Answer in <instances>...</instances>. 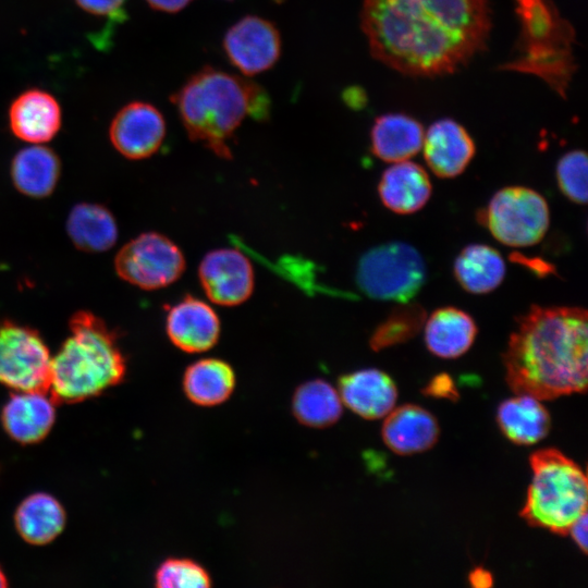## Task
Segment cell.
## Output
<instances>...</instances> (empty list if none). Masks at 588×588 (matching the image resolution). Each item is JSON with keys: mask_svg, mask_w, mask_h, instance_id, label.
Returning a JSON list of instances; mask_svg holds the SVG:
<instances>
[{"mask_svg": "<svg viewBox=\"0 0 588 588\" xmlns=\"http://www.w3.org/2000/svg\"><path fill=\"white\" fill-rule=\"evenodd\" d=\"M360 21L372 57L415 76L457 70L490 29L488 0H364Z\"/></svg>", "mask_w": 588, "mask_h": 588, "instance_id": "cell-1", "label": "cell"}, {"mask_svg": "<svg viewBox=\"0 0 588 588\" xmlns=\"http://www.w3.org/2000/svg\"><path fill=\"white\" fill-rule=\"evenodd\" d=\"M515 394L538 400L587 389V311L569 306H531L516 320L502 355Z\"/></svg>", "mask_w": 588, "mask_h": 588, "instance_id": "cell-2", "label": "cell"}, {"mask_svg": "<svg viewBox=\"0 0 588 588\" xmlns=\"http://www.w3.org/2000/svg\"><path fill=\"white\" fill-rule=\"evenodd\" d=\"M188 135L223 159H231L229 146L246 117L265 121L270 98L258 84L212 66L193 74L170 97Z\"/></svg>", "mask_w": 588, "mask_h": 588, "instance_id": "cell-3", "label": "cell"}, {"mask_svg": "<svg viewBox=\"0 0 588 588\" xmlns=\"http://www.w3.org/2000/svg\"><path fill=\"white\" fill-rule=\"evenodd\" d=\"M70 334L51 357L49 391L57 403H77L99 396L121 383L126 360L117 334L89 311L75 313Z\"/></svg>", "mask_w": 588, "mask_h": 588, "instance_id": "cell-4", "label": "cell"}, {"mask_svg": "<svg viewBox=\"0 0 588 588\" xmlns=\"http://www.w3.org/2000/svg\"><path fill=\"white\" fill-rule=\"evenodd\" d=\"M532 479L520 516L534 527L566 535L587 512V478L583 469L554 449L530 455Z\"/></svg>", "mask_w": 588, "mask_h": 588, "instance_id": "cell-5", "label": "cell"}, {"mask_svg": "<svg viewBox=\"0 0 588 588\" xmlns=\"http://www.w3.org/2000/svg\"><path fill=\"white\" fill-rule=\"evenodd\" d=\"M426 278L422 256L404 242H389L367 250L359 258L355 274L356 284L364 294L397 304L411 302Z\"/></svg>", "mask_w": 588, "mask_h": 588, "instance_id": "cell-6", "label": "cell"}, {"mask_svg": "<svg viewBox=\"0 0 588 588\" xmlns=\"http://www.w3.org/2000/svg\"><path fill=\"white\" fill-rule=\"evenodd\" d=\"M477 216L497 241L511 247L539 243L550 224L546 199L538 192L524 186L499 189Z\"/></svg>", "mask_w": 588, "mask_h": 588, "instance_id": "cell-7", "label": "cell"}, {"mask_svg": "<svg viewBox=\"0 0 588 588\" xmlns=\"http://www.w3.org/2000/svg\"><path fill=\"white\" fill-rule=\"evenodd\" d=\"M181 248L168 236L145 232L127 242L117 254L114 268L120 278L143 290L171 285L184 273Z\"/></svg>", "mask_w": 588, "mask_h": 588, "instance_id": "cell-8", "label": "cell"}, {"mask_svg": "<svg viewBox=\"0 0 588 588\" xmlns=\"http://www.w3.org/2000/svg\"><path fill=\"white\" fill-rule=\"evenodd\" d=\"M51 355L41 335L27 326L0 321V383L14 391L48 392Z\"/></svg>", "mask_w": 588, "mask_h": 588, "instance_id": "cell-9", "label": "cell"}, {"mask_svg": "<svg viewBox=\"0 0 588 588\" xmlns=\"http://www.w3.org/2000/svg\"><path fill=\"white\" fill-rule=\"evenodd\" d=\"M223 51L229 62L245 76L271 69L281 56V35L270 21L246 15L224 34Z\"/></svg>", "mask_w": 588, "mask_h": 588, "instance_id": "cell-10", "label": "cell"}, {"mask_svg": "<svg viewBox=\"0 0 588 588\" xmlns=\"http://www.w3.org/2000/svg\"><path fill=\"white\" fill-rule=\"evenodd\" d=\"M198 278L208 298L221 306H237L246 302L255 285L253 266L236 248L208 252L199 264Z\"/></svg>", "mask_w": 588, "mask_h": 588, "instance_id": "cell-11", "label": "cell"}, {"mask_svg": "<svg viewBox=\"0 0 588 588\" xmlns=\"http://www.w3.org/2000/svg\"><path fill=\"white\" fill-rule=\"evenodd\" d=\"M166 132L164 118L157 107L145 101H132L112 119L109 138L122 156L140 160L159 150Z\"/></svg>", "mask_w": 588, "mask_h": 588, "instance_id": "cell-12", "label": "cell"}, {"mask_svg": "<svg viewBox=\"0 0 588 588\" xmlns=\"http://www.w3.org/2000/svg\"><path fill=\"white\" fill-rule=\"evenodd\" d=\"M166 332L179 350L185 353H203L218 343L221 323L218 314L209 304L185 295L168 309Z\"/></svg>", "mask_w": 588, "mask_h": 588, "instance_id": "cell-13", "label": "cell"}, {"mask_svg": "<svg viewBox=\"0 0 588 588\" xmlns=\"http://www.w3.org/2000/svg\"><path fill=\"white\" fill-rule=\"evenodd\" d=\"M424 157L439 177L452 179L465 171L475 156V143L468 132L451 119L432 123L424 134Z\"/></svg>", "mask_w": 588, "mask_h": 588, "instance_id": "cell-14", "label": "cell"}, {"mask_svg": "<svg viewBox=\"0 0 588 588\" xmlns=\"http://www.w3.org/2000/svg\"><path fill=\"white\" fill-rule=\"evenodd\" d=\"M56 402L45 391H15L1 411V424L21 444L44 440L56 421Z\"/></svg>", "mask_w": 588, "mask_h": 588, "instance_id": "cell-15", "label": "cell"}, {"mask_svg": "<svg viewBox=\"0 0 588 588\" xmlns=\"http://www.w3.org/2000/svg\"><path fill=\"white\" fill-rule=\"evenodd\" d=\"M8 115L12 133L28 144H45L51 140L62 123L58 100L38 88L21 93L12 101Z\"/></svg>", "mask_w": 588, "mask_h": 588, "instance_id": "cell-16", "label": "cell"}, {"mask_svg": "<svg viewBox=\"0 0 588 588\" xmlns=\"http://www.w3.org/2000/svg\"><path fill=\"white\" fill-rule=\"evenodd\" d=\"M338 387L342 403L365 419L387 416L397 400L395 383L379 369L368 368L345 373L340 377Z\"/></svg>", "mask_w": 588, "mask_h": 588, "instance_id": "cell-17", "label": "cell"}, {"mask_svg": "<svg viewBox=\"0 0 588 588\" xmlns=\"http://www.w3.org/2000/svg\"><path fill=\"white\" fill-rule=\"evenodd\" d=\"M437 419L425 408L407 404L392 409L384 420L381 436L396 454L411 455L431 449L439 438Z\"/></svg>", "mask_w": 588, "mask_h": 588, "instance_id": "cell-18", "label": "cell"}, {"mask_svg": "<svg viewBox=\"0 0 588 588\" xmlns=\"http://www.w3.org/2000/svg\"><path fill=\"white\" fill-rule=\"evenodd\" d=\"M432 185L419 164L404 160L393 162L378 184L381 203L391 211L409 215L420 210L430 199Z\"/></svg>", "mask_w": 588, "mask_h": 588, "instance_id": "cell-19", "label": "cell"}, {"mask_svg": "<svg viewBox=\"0 0 588 588\" xmlns=\"http://www.w3.org/2000/svg\"><path fill=\"white\" fill-rule=\"evenodd\" d=\"M424 327L427 348L445 359L465 354L477 335V324L473 317L452 306L436 309L426 318Z\"/></svg>", "mask_w": 588, "mask_h": 588, "instance_id": "cell-20", "label": "cell"}, {"mask_svg": "<svg viewBox=\"0 0 588 588\" xmlns=\"http://www.w3.org/2000/svg\"><path fill=\"white\" fill-rule=\"evenodd\" d=\"M60 173L58 155L41 144L19 150L11 162V177L15 188L33 198L49 196L57 186Z\"/></svg>", "mask_w": 588, "mask_h": 588, "instance_id": "cell-21", "label": "cell"}, {"mask_svg": "<svg viewBox=\"0 0 588 588\" xmlns=\"http://www.w3.org/2000/svg\"><path fill=\"white\" fill-rule=\"evenodd\" d=\"M424 128L421 124L403 113H389L379 117L370 131L372 154L387 162L408 160L422 147Z\"/></svg>", "mask_w": 588, "mask_h": 588, "instance_id": "cell-22", "label": "cell"}, {"mask_svg": "<svg viewBox=\"0 0 588 588\" xmlns=\"http://www.w3.org/2000/svg\"><path fill=\"white\" fill-rule=\"evenodd\" d=\"M65 523L66 514L62 504L46 492L29 494L14 513V525L19 535L34 546L53 541L63 531Z\"/></svg>", "mask_w": 588, "mask_h": 588, "instance_id": "cell-23", "label": "cell"}, {"mask_svg": "<svg viewBox=\"0 0 588 588\" xmlns=\"http://www.w3.org/2000/svg\"><path fill=\"white\" fill-rule=\"evenodd\" d=\"M497 421L503 434L512 442L530 445L549 433L551 419L547 408L538 399L517 394L502 402L497 412Z\"/></svg>", "mask_w": 588, "mask_h": 588, "instance_id": "cell-24", "label": "cell"}, {"mask_svg": "<svg viewBox=\"0 0 588 588\" xmlns=\"http://www.w3.org/2000/svg\"><path fill=\"white\" fill-rule=\"evenodd\" d=\"M235 383L232 366L215 357L191 364L182 379L186 397L199 406H216L225 402L233 393Z\"/></svg>", "mask_w": 588, "mask_h": 588, "instance_id": "cell-25", "label": "cell"}, {"mask_svg": "<svg viewBox=\"0 0 588 588\" xmlns=\"http://www.w3.org/2000/svg\"><path fill=\"white\" fill-rule=\"evenodd\" d=\"M453 273L465 291L487 294L503 282L505 262L493 247L486 244H469L456 256Z\"/></svg>", "mask_w": 588, "mask_h": 588, "instance_id": "cell-26", "label": "cell"}, {"mask_svg": "<svg viewBox=\"0 0 588 588\" xmlns=\"http://www.w3.org/2000/svg\"><path fill=\"white\" fill-rule=\"evenodd\" d=\"M66 232L76 248L88 253L110 249L118 238V225L111 211L102 205H75L66 219Z\"/></svg>", "mask_w": 588, "mask_h": 588, "instance_id": "cell-27", "label": "cell"}, {"mask_svg": "<svg viewBox=\"0 0 588 588\" xmlns=\"http://www.w3.org/2000/svg\"><path fill=\"white\" fill-rule=\"evenodd\" d=\"M342 411L339 392L322 379L302 383L293 394V415L305 426L313 428L331 426L339 420Z\"/></svg>", "mask_w": 588, "mask_h": 588, "instance_id": "cell-28", "label": "cell"}, {"mask_svg": "<svg viewBox=\"0 0 588 588\" xmlns=\"http://www.w3.org/2000/svg\"><path fill=\"white\" fill-rule=\"evenodd\" d=\"M427 314L417 303H401L372 332L369 345L378 352L416 336L422 329Z\"/></svg>", "mask_w": 588, "mask_h": 588, "instance_id": "cell-29", "label": "cell"}, {"mask_svg": "<svg viewBox=\"0 0 588 588\" xmlns=\"http://www.w3.org/2000/svg\"><path fill=\"white\" fill-rule=\"evenodd\" d=\"M155 585L159 588H208L211 586V577L193 560L171 558L157 568Z\"/></svg>", "mask_w": 588, "mask_h": 588, "instance_id": "cell-30", "label": "cell"}, {"mask_svg": "<svg viewBox=\"0 0 588 588\" xmlns=\"http://www.w3.org/2000/svg\"><path fill=\"white\" fill-rule=\"evenodd\" d=\"M587 156L583 150L563 155L556 163L555 176L560 191L571 201L587 203Z\"/></svg>", "mask_w": 588, "mask_h": 588, "instance_id": "cell-31", "label": "cell"}, {"mask_svg": "<svg viewBox=\"0 0 588 588\" xmlns=\"http://www.w3.org/2000/svg\"><path fill=\"white\" fill-rule=\"evenodd\" d=\"M86 13L106 19L110 24L126 20V0H74Z\"/></svg>", "mask_w": 588, "mask_h": 588, "instance_id": "cell-32", "label": "cell"}, {"mask_svg": "<svg viewBox=\"0 0 588 588\" xmlns=\"http://www.w3.org/2000/svg\"><path fill=\"white\" fill-rule=\"evenodd\" d=\"M424 393L434 397H445L452 400H456L458 396L452 379L444 373L431 379V381L425 388Z\"/></svg>", "mask_w": 588, "mask_h": 588, "instance_id": "cell-33", "label": "cell"}, {"mask_svg": "<svg viewBox=\"0 0 588 588\" xmlns=\"http://www.w3.org/2000/svg\"><path fill=\"white\" fill-rule=\"evenodd\" d=\"M587 512L584 513L578 519H576L571 526L568 532L571 534L575 543L579 547L583 553H587V528H588Z\"/></svg>", "mask_w": 588, "mask_h": 588, "instance_id": "cell-34", "label": "cell"}, {"mask_svg": "<svg viewBox=\"0 0 588 588\" xmlns=\"http://www.w3.org/2000/svg\"><path fill=\"white\" fill-rule=\"evenodd\" d=\"M147 4L159 12L177 13L194 0H145Z\"/></svg>", "mask_w": 588, "mask_h": 588, "instance_id": "cell-35", "label": "cell"}, {"mask_svg": "<svg viewBox=\"0 0 588 588\" xmlns=\"http://www.w3.org/2000/svg\"><path fill=\"white\" fill-rule=\"evenodd\" d=\"M468 580L475 588H489L493 585L492 575L483 568H475L469 574Z\"/></svg>", "mask_w": 588, "mask_h": 588, "instance_id": "cell-36", "label": "cell"}, {"mask_svg": "<svg viewBox=\"0 0 588 588\" xmlns=\"http://www.w3.org/2000/svg\"><path fill=\"white\" fill-rule=\"evenodd\" d=\"M343 98L345 102L353 108L360 107L364 100L363 94L360 93V90H357L355 88L345 90L343 94Z\"/></svg>", "mask_w": 588, "mask_h": 588, "instance_id": "cell-37", "label": "cell"}, {"mask_svg": "<svg viewBox=\"0 0 588 588\" xmlns=\"http://www.w3.org/2000/svg\"><path fill=\"white\" fill-rule=\"evenodd\" d=\"M7 586H8V578L4 575L2 568L0 567V588L7 587Z\"/></svg>", "mask_w": 588, "mask_h": 588, "instance_id": "cell-38", "label": "cell"}, {"mask_svg": "<svg viewBox=\"0 0 588 588\" xmlns=\"http://www.w3.org/2000/svg\"><path fill=\"white\" fill-rule=\"evenodd\" d=\"M228 1H230V0H228Z\"/></svg>", "mask_w": 588, "mask_h": 588, "instance_id": "cell-39", "label": "cell"}]
</instances>
